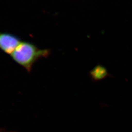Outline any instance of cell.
<instances>
[{
	"mask_svg": "<svg viewBox=\"0 0 132 132\" xmlns=\"http://www.w3.org/2000/svg\"><path fill=\"white\" fill-rule=\"evenodd\" d=\"M50 52L49 50L40 49L32 43L25 41L21 43L10 56L14 61L30 72L38 59L47 57Z\"/></svg>",
	"mask_w": 132,
	"mask_h": 132,
	"instance_id": "obj_1",
	"label": "cell"
},
{
	"mask_svg": "<svg viewBox=\"0 0 132 132\" xmlns=\"http://www.w3.org/2000/svg\"><path fill=\"white\" fill-rule=\"evenodd\" d=\"M21 42L20 38L14 34L0 32V49L6 54L11 55Z\"/></svg>",
	"mask_w": 132,
	"mask_h": 132,
	"instance_id": "obj_2",
	"label": "cell"
},
{
	"mask_svg": "<svg viewBox=\"0 0 132 132\" xmlns=\"http://www.w3.org/2000/svg\"><path fill=\"white\" fill-rule=\"evenodd\" d=\"M90 76L93 81L98 82L106 78L109 75L105 68L98 65L90 71Z\"/></svg>",
	"mask_w": 132,
	"mask_h": 132,
	"instance_id": "obj_3",
	"label": "cell"
}]
</instances>
